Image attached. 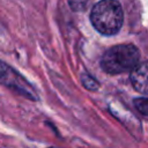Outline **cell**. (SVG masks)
<instances>
[{
  "instance_id": "52a82bcc",
  "label": "cell",
  "mask_w": 148,
  "mask_h": 148,
  "mask_svg": "<svg viewBox=\"0 0 148 148\" xmlns=\"http://www.w3.org/2000/svg\"><path fill=\"white\" fill-rule=\"evenodd\" d=\"M68 5L72 10L74 12H82L87 8L90 0H67Z\"/></svg>"
},
{
  "instance_id": "277c9868",
  "label": "cell",
  "mask_w": 148,
  "mask_h": 148,
  "mask_svg": "<svg viewBox=\"0 0 148 148\" xmlns=\"http://www.w3.org/2000/svg\"><path fill=\"white\" fill-rule=\"evenodd\" d=\"M130 79L133 88L136 91L148 95V61L138 64L131 71Z\"/></svg>"
},
{
  "instance_id": "7a4b0ae2",
  "label": "cell",
  "mask_w": 148,
  "mask_h": 148,
  "mask_svg": "<svg viewBox=\"0 0 148 148\" xmlns=\"http://www.w3.org/2000/svg\"><path fill=\"white\" fill-rule=\"evenodd\" d=\"M140 59L139 50L132 44H120L109 49L101 59V67L108 74H120L132 71Z\"/></svg>"
},
{
  "instance_id": "6da1fadb",
  "label": "cell",
  "mask_w": 148,
  "mask_h": 148,
  "mask_svg": "<svg viewBox=\"0 0 148 148\" xmlns=\"http://www.w3.org/2000/svg\"><path fill=\"white\" fill-rule=\"evenodd\" d=\"M124 21V13L118 0H101L94 5L90 12L92 27L102 35H116Z\"/></svg>"
},
{
  "instance_id": "8992f818",
  "label": "cell",
  "mask_w": 148,
  "mask_h": 148,
  "mask_svg": "<svg viewBox=\"0 0 148 148\" xmlns=\"http://www.w3.org/2000/svg\"><path fill=\"white\" fill-rule=\"evenodd\" d=\"M135 109L143 116H148V97H139L133 102Z\"/></svg>"
},
{
  "instance_id": "5b68a950",
  "label": "cell",
  "mask_w": 148,
  "mask_h": 148,
  "mask_svg": "<svg viewBox=\"0 0 148 148\" xmlns=\"http://www.w3.org/2000/svg\"><path fill=\"white\" fill-rule=\"evenodd\" d=\"M81 82H82L83 87L86 89L90 90V91H95V90H97L99 88L98 81L96 79H94L92 76H90L89 74H87V73H84V74L81 75Z\"/></svg>"
},
{
  "instance_id": "ba28073f",
  "label": "cell",
  "mask_w": 148,
  "mask_h": 148,
  "mask_svg": "<svg viewBox=\"0 0 148 148\" xmlns=\"http://www.w3.org/2000/svg\"><path fill=\"white\" fill-rule=\"evenodd\" d=\"M49 148H58V147H49Z\"/></svg>"
},
{
  "instance_id": "3957f363",
  "label": "cell",
  "mask_w": 148,
  "mask_h": 148,
  "mask_svg": "<svg viewBox=\"0 0 148 148\" xmlns=\"http://www.w3.org/2000/svg\"><path fill=\"white\" fill-rule=\"evenodd\" d=\"M0 84L13 92H16L28 99L38 101V95L30 82L14 67L0 59Z\"/></svg>"
}]
</instances>
